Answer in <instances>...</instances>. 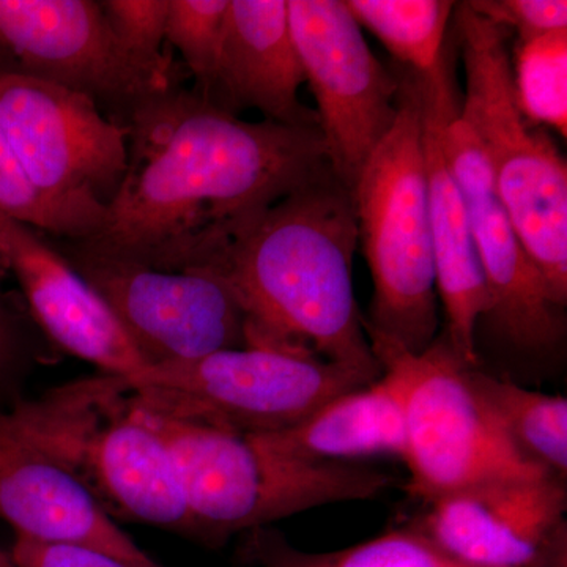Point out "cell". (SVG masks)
I'll return each instance as SVG.
<instances>
[{
  "label": "cell",
  "instance_id": "cb8c5ba5",
  "mask_svg": "<svg viewBox=\"0 0 567 567\" xmlns=\"http://www.w3.org/2000/svg\"><path fill=\"white\" fill-rule=\"evenodd\" d=\"M229 0H169L166 41L181 51L196 80V93L207 100L215 81Z\"/></svg>",
  "mask_w": 567,
  "mask_h": 567
},
{
  "label": "cell",
  "instance_id": "9c48e42d",
  "mask_svg": "<svg viewBox=\"0 0 567 567\" xmlns=\"http://www.w3.org/2000/svg\"><path fill=\"white\" fill-rule=\"evenodd\" d=\"M382 369L399 375L404 395L406 492L427 503L499 477L550 475L507 439L470 380V369L439 336L423 353L372 347Z\"/></svg>",
  "mask_w": 567,
  "mask_h": 567
},
{
  "label": "cell",
  "instance_id": "277c9868",
  "mask_svg": "<svg viewBox=\"0 0 567 567\" xmlns=\"http://www.w3.org/2000/svg\"><path fill=\"white\" fill-rule=\"evenodd\" d=\"M454 20L465 69L458 115L472 126L494 173L495 194L511 227L546 282L567 305V166L554 140L525 118L514 89L509 32L456 3Z\"/></svg>",
  "mask_w": 567,
  "mask_h": 567
},
{
  "label": "cell",
  "instance_id": "4dcf8cb0",
  "mask_svg": "<svg viewBox=\"0 0 567 567\" xmlns=\"http://www.w3.org/2000/svg\"><path fill=\"white\" fill-rule=\"evenodd\" d=\"M0 567H17L10 557V551L2 550V548H0Z\"/></svg>",
  "mask_w": 567,
  "mask_h": 567
},
{
  "label": "cell",
  "instance_id": "3957f363",
  "mask_svg": "<svg viewBox=\"0 0 567 567\" xmlns=\"http://www.w3.org/2000/svg\"><path fill=\"white\" fill-rule=\"evenodd\" d=\"M399 84L398 118L352 193L374 286L365 334L371 347L420 354L439 338V292L420 106L405 71Z\"/></svg>",
  "mask_w": 567,
  "mask_h": 567
},
{
  "label": "cell",
  "instance_id": "4316f807",
  "mask_svg": "<svg viewBox=\"0 0 567 567\" xmlns=\"http://www.w3.org/2000/svg\"><path fill=\"white\" fill-rule=\"evenodd\" d=\"M37 361L29 324L9 303L0 287V409L22 399L21 391Z\"/></svg>",
  "mask_w": 567,
  "mask_h": 567
},
{
  "label": "cell",
  "instance_id": "7c38bea8",
  "mask_svg": "<svg viewBox=\"0 0 567 567\" xmlns=\"http://www.w3.org/2000/svg\"><path fill=\"white\" fill-rule=\"evenodd\" d=\"M331 174L353 192L398 118L401 84L369 50L344 0H287Z\"/></svg>",
  "mask_w": 567,
  "mask_h": 567
},
{
  "label": "cell",
  "instance_id": "e0dca14e",
  "mask_svg": "<svg viewBox=\"0 0 567 567\" xmlns=\"http://www.w3.org/2000/svg\"><path fill=\"white\" fill-rule=\"evenodd\" d=\"M306 82L287 0H229L221 52L205 102L237 115L256 110L265 121L319 128L300 102Z\"/></svg>",
  "mask_w": 567,
  "mask_h": 567
},
{
  "label": "cell",
  "instance_id": "4fadbf2b",
  "mask_svg": "<svg viewBox=\"0 0 567 567\" xmlns=\"http://www.w3.org/2000/svg\"><path fill=\"white\" fill-rule=\"evenodd\" d=\"M421 126L429 218L434 240L436 292L445 315V339L466 365L477 368L476 328L488 309L483 267L477 257L468 208L440 148L443 123L458 112L451 78L450 54L443 52L434 70L413 73Z\"/></svg>",
  "mask_w": 567,
  "mask_h": 567
},
{
  "label": "cell",
  "instance_id": "7402d4cb",
  "mask_svg": "<svg viewBox=\"0 0 567 567\" xmlns=\"http://www.w3.org/2000/svg\"><path fill=\"white\" fill-rule=\"evenodd\" d=\"M358 24L374 33L395 61L413 73L434 70L456 3L451 0H344Z\"/></svg>",
  "mask_w": 567,
  "mask_h": 567
},
{
  "label": "cell",
  "instance_id": "30bf717a",
  "mask_svg": "<svg viewBox=\"0 0 567 567\" xmlns=\"http://www.w3.org/2000/svg\"><path fill=\"white\" fill-rule=\"evenodd\" d=\"M0 71L80 92L123 126L182 87L181 71L151 69L122 47L95 0H0Z\"/></svg>",
  "mask_w": 567,
  "mask_h": 567
},
{
  "label": "cell",
  "instance_id": "9a60e30c",
  "mask_svg": "<svg viewBox=\"0 0 567 567\" xmlns=\"http://www.w3.org/2000/svg\"><path fill=\"white\" fill-rule=\"evenodd\" d=\"M0 254L20 282L33 322L52 344L103 375L147 368L106 301L39 230L0 213Z\"/></svg>",
  "mask_w": 567,
  "mask_h": 567
},
{
  "label": "cell",
  "instance_id": "484cf974",
  "mask_svg": "<svg viewBox=\"0 0 567 567\" xmlns=\"http://www.w3.org/2000/svg\"><path fill=\"white\" fill-rule=\"evenodd\" d=\"M0 213L39 233L69 240L65 224L33 192L0 128Z\"/></svg>",
  "mask_w": 567,
  "mask_h": 567
},
{
  "label": "cell",
  "instance_id": "ba28073f",
  "mask_svg": "<svg viewBox=\"0 0 567 567\" xmlns=\"http://www.w3.org/2000/svg\"><path fill=\"white\" fill-rule=\"evenodd\" d=\"M0 128L69 240L99 233L128 169V132L62 85L0 71Z\"/></svg>",
  "mask_w": 567,
  "mask_h": 567
},
{
  "label": "cell",
  "instance_id": "6da1fadb",
  "mask_svg": "<svg viewBox=\"0 0 567 567\" xmlns=\"http://www.w3.org/2000/svg\"><path fill=\"white\" fill-rule=\"evenodd\" d=\"M125 128L121 188L99 233L73 241L156 270L207 271L260 213L331 171L319 128L241 121L182 87Z\"/></svg>",
  "mask_w": 567,
  "mask_h": 567
},
{
  "label": "cell",
  "instance_id": "f1b7e54d",
  "mask_svg": "<svg viewBox=\"0 0 567 567\" xmlns=\"http://www.w3.org/2000/svg\"><path fill=\"white\" fill-rule=\"evenodd\" d=\"M10 557L17 567H167L153 558L130 559L102 548L78 544H50L14 537Z\"/></svg>",
  "mask_w": 567,
  "mask_h": 567
},
{
  "label": "cell",
  "instance_id": "44dd1931",
  "mask_svg": "<svg viewBox=\"0 0 567 567\" xmlns=\"http://www.w3.org/2000/svg\"><path fill=\"white\" fill-rule=\"evenodd\" d=\"M472 385L514 447L527 461L565 480L567 473V399L527 390L511 380L470 369Z\"/></svg>",
  "mask_w": 567,
  "mask_h": 567
},
{
  "label": "cell",
  "instance_id": "83f0119b",
  "mask_svg": "<svg viewBox=\"0 0 567 567\" xmlns=\"http://www.w3.org/2000/svg\"><path fill=\"white\" fill-rule=\"evenodd\" d=\"M466 3L480 17L507 32H516L518 43L567 31L566 0H472Z\"/></svg>",
  "mask_w": 567,
  "mask_h": 567
},
{
  "label": "cell",
  "instance_id": "1f68e13d",
  "mask_svg": "<svg viewBox=\"0 0 567 567\" xmlns=\"http://www.w3.org/2000/svg\"><path fill=\"white\" fill-rule=\"evenodd\" d=\"M9 267H7L6 259H3L2 254H0V287H2L3 279L9 275Z\"/></svg>",
  "mask_w": 567,
  "mask_h": 567
},
{
  "label": "cell",
  "instance_id": "5bb4252c",
  "mask_svg": "<svg viewBox=\"0 0 567 567\" xmlns=\"http://www.w3.org/2000/svg\"><path fill=\"white\" fill-rule=\"evenodd\" d=\"M410 520L451 557L473 567H524L565 520L561 477H499L423 503Z\"/></svg>",
  "mask_w": 567,
  "mask_h": 567
},
{
  "label": "cell",
  "instance_id": "2e32d148",
  "mask_svg": "<svg viewBox=\"0 0 567 567\" xmlns=\"http://www.w3.org/2000/svg\"><path fill=\"white\" fill-rule=\"evenodd\" d=\"M0 518L17 536L152 558L107 516L81 477L0 409Z\"/></svg>",
  "mask_w": 567,
  "mask_h": 567
},
{
  "label": "cell",
  "instance_id": "d6986e66",
  "mask_svg": "<svg viewBox=\"0 0 567 567\" xmlns=\"http://www.w3.org/2000/svg\"><path fill=\"white\" fill-rule=\"evenodd\" d=\"M284 456L308 461L353 462L391 456L404 458V395L399 375L382 369L369 385L336 395L293 427L248 435Z\"/></svg>",
  "mask_w": 567,
  "mask_h": 567
},
{
  "label": "cell",
  "instance_id": "7a4b0ae2",
  "mask_svg": "<svg viewBox=\"0 0 567 567\" xmlns=\"http://www.w3.org/2000/svg\"><path fill=\"white\" fill-rule=\"evenodd\" d=\"M360 246L353 193L331 171L260 213L205 274L248 316V347L315 354L375 382L382 375L354 300Z\"/></svg>",
  "mask_w": 567,
  "mask_h": 567
},
{
  "label": "cell",
  "instance_id": "f546056e",
  "mask_svg": "<svg viewBox=\"0 0 567 567\" xmlns=\"http://www.w3.org/2000/svg\"><path fill=\"white\" fill-rule=\"evenodd\" d=\"M524 567H567V522H559Z\"/></svg>",
  "mask_w": 567,
  "mask_h": 567
},
{
  "label": "cell",
  "instance_id": "ac0fdd59",
  "mask_svg": "<svg viewBox=\"0 0 567 567\" xmlns=\"http://www.w3.org/2000/svg\"><path fill=\"white\" fill-rule=\"evenodd\" d=\"M468 208L477 257L486 279L483 316L496 338L525 354L558 349L566 336L565 309L554 303L532 257L496 199L494 178L458 188Z\"/></svg>",
  "mask_w": 567,
  "mask_h": 567
},
{
  "label": "cell",
  "instance_id": "ffe728a7",
  "mask_svg": "<svg viewBox=\"0 0 567 567\" xmlns=\"http://www.w3.org/2000/svg\"><path fill=\"white\" fill-rule=\"evenodd\" d=\"M241 559L252 567H473L447 555L415 525L333 551H306L268 527L246 533Z\"/></svg>",
  "mask_w": 567,
  "mask_h": 567
},
{
  "label": "cell",
  "instance_id": "5b68a950",
  "mask_svg": "<svg viewBox=\"0 0 567 567\" xmlns=\"http://www.w3.org/2000/svg\"><path fill=\"white\" fill-rule=\"evenodd\" d=\"M9 412L81 477L107 516L197 539L169 447L110 377L21 399Z\"/></svg>",
  "mask_w": 567,
  "mask_h": 567
},
{
  "label": "cell",
  "instance_id": "8992f818",
  "mask_svg": "<svg viewBox=\"0 0 567 567\" xmlns=\"http://www.w3.org/2000/svg\"><path fill=\"white\" fill-rule=\"evenodd\" d=\"M147 415L173 454L197 540L208 546L312 507L374 499L395 486L390 473L358 462L284 456L248 435Z\"/></svg>",
  "mask_w": 567,
  "mask_h": 567
},
{
  "label": "cell",
  "instance_id": "52a82bcc",
  "mask_svg": "<svg viewBox=\"0 0 567 567\" xmlns=\"http://www.w3.org/2000/svg\"><path fill=\"white\" fill-rule=\"evenodd\" d=\"M107 377L144 412L241 435L286 431L336 395L372 383L315 354L271 347L223 350Z\"/></svg>",
  "mask_w": 567,
  "mask_h": 567
},
{
  "label": "cell",
  "instance_id": "603a6c76",
  "mask_svg": "<svg viewBox=\"0 0 567 567\" xmlns=\"http://www.w3.org/2000/svg\"><path fill=\"white\" fill-rule=\"evenodd\" d=\"M518 107L536 126L567 136V31L517 43L513 62Z\"/></svg>",
  "mask_w": 567,
  "mask_h": 567
},
{
  "label": "cell",
  "instance_id": "8fae6325",
  "mask_svg": "<svg viewBox=\"0 0 567 567\" xmlns=\"http://www.w3.org/2000/svg\"><path fill=\"white\" fill-rule=\"evenodd\" d=\"M61 246L59 251L106 301L147 365L248 347V316L219 276L156 270L73 240Z\"/></svg>",
  "mask_w": 567,
  "mask_h": 567
},
{
  "label": "cell",
  "instance_id": "d4e9b609",
  "mask_svg": "<svg viewBox=\"0 0 567 567\" xmlns=\"http://www.w3.org/2000/svg\"><path fill=\"white\" fill-rule=\"evenodd\" d=\"M111 31L136 61L159 71H177L163 52L169 0H102Z\"/></svg>",
  "mask_w": 567,
  "mask_h": 567
}]
</instances>
